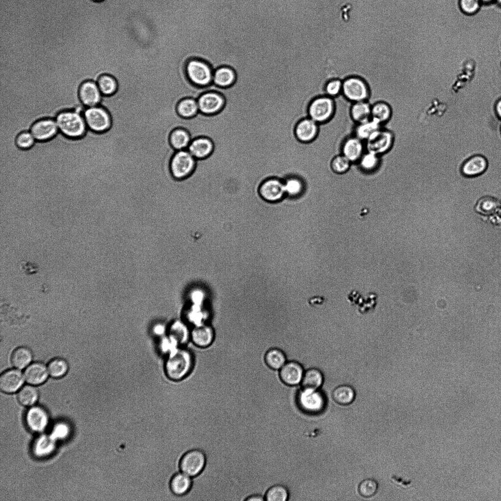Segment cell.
<instances>
[{
    "mask_svg": "<svg viewBox=\"0 0 501 501\" xmlns=\"http://www.w3.org/2000/svg\"><path fill=\"white\" fill-rule=\"evenodd\" d=\"M231 46L237 65L245 78L251 115L261 159L275 157L269 96L256 41Z\"/></svg>",
    "mask_w": 501,
    "mask_h": 501,
    "instance_id": "6da1fadb",
    "label": "cell"
},
{
    "mask_svg": "<svg viewBox=\"0 0 501 501\" xmlns=\"http://www.w3.org/2000/svg\"><path fill=\"white\" fill-rule=\"evenodd\" d=\"M193 359L191 353L183 348H176L169 353L165 364L167 376L174 381L184 378L191 370Z\"/></svg>",
    "mask_w": 501,
    "mask_h": 501,
    "instance_id": "7a4b0ae2",
    "label": "cell"
},
{
    "mask_svg": "<svg viewBox=\"0 0 501 501\" xmlns=\"http://www.w3.org/2000/svg\"><path fill=\"white\" fill-rule=\"evenodd\" d=\"M59 131L70 138L83 136L88 129L83 113L66 110L59 113L55 118Z\"/></svg>",
    "mask_w": 501,
    "mask_h": 501,
    "instance_id": "3957f363",
    "label": "cell"
},
{
    "mask_svg": "<svg viewBox=\"0 0 501 501\" xmlns=\"http://www.w3.org/2000/svg\"><path fill=\"white\" fill-rule=\"evenodd\" d=\"M337 108L334 98L326 95L314 97L309 103L307 115L319 125L325 124L332 119Z\"/></svg>",
    "mask_w": 501,
    "mask_h": 501,
    "instance_id": "277c9868",
    "label": "cell"
},
{
    "mask_svg": "<svg viewBox=\"0 0 501 501\" xmlns=\"http://www.w3.org/2000/svg\"><path fill=\"white\" fill-rule=\"evenodd\" d=\"M185 71L189 80L194 85L205 87L212 83L213 71L206 62L198 59L188 61Z\"/></svg>",
    "mask_w": 501,
    "mask_h": 501,
    "instance_id": "5b68a950",
    "label": "cell"
},
{
    "mask_svg": "<svg viewBox=\"0 0 501 501\" xmlns=\"http://www.w3.org/2000/svg\"><path fill=\"white\" fill-rule=\"evenodd\" d=\"M395 139L394 133L383 126L365 142L366 150L382 157L392 150Z\"/></svg>",
    "mask_w": 501,
    "mask_h": 501,
    "instance_id": "8992f818",
    "label": "cell"
},
{
    "mask_svg": "<svg viewBox=\"0 0 501 501\" xmlns=\"http://www.w3.org/2000/svg\"><path fill=\"white\" fill-rule=\"evenodd\" d=\"M342 95L348 102L369 100V90L365 81L357 76H350L342 81Z\"/></svg>",
    "mask_w": 501,
    "mask_h": 501,
    "instance_id": "52a82bcc",
    "label": "cell"
},
{
    "mask_svg": "<svg viewBox=\"0 0 501 501\" xmlns=\"http://www.w3.org/2000/svg\"><path fill=\"white\" fill-rule=\"evenodd\" d=\"M83 115L88 128L95 132H104L108 130L111 125V118L109 113L100 105L86 107Z\"/></svg>",
    "mask_w": 501,
    "mask_h": 501,
    "instance_id": "ba28073f",
    "label": "cell"
},
{
    "mask_svg": "<svg viewBox=\"0 0 501 501\" xmlns=\"http://www.w3.org/2000/svg\"><path fill=\"white\" fill-rule=\"evenodd\" d=\"M206 456L199 449H192L186 452L179 461V468L182 472L190 477H195L204 470L206 464Z\"/></svg>",
    "mask_w": 501,
    "mask_h": 501,
    "instance_id": "9c48e42d",
    "label": "cell"
},
{
    "mask_svg": "<svg viewBox=\"0 0 501 501\" xmlns=\"http://www.w3.org/2000/svg\"><path fill=\"white\" fill-rule=\"evenodd\" d=\"M196 159L187 149L177 151L170 163L173 176L178 180L189 176L195 168Z\"/></svg>",
    "mask_w": 501,
    "mask_h": 501,
    "instance_id": "30bf717a",
    "label": "cell"
},
{
    "mask_svg": "<svg viewBox=\"0 0 501 501\" xmlns=\"http://www.w3.org/2000/svg\"><path fill=\"white\" fill-rule=\"evenodd\" d=\"M259 192L261 197L270 203L280 202L286 196L283 182L274 178L265 181L260 185Z\"/></svg>",
    "mask_w": 501,
    "mask_h": 501,
    "instance_id": "8fae6325",
    "label": "cell"
},
{
    "mask_svg": "<svg viewBox=\"0 0 501 501\" xmlns=\"http://www.w3.org/2000/svg\"><path fill=\"white\" fill-rule=\"evenodd\" d=\"M78 94L86 108L99 105L103 96L96 82L92 80L83 81L79 87Z\"/></svg>",
    "mask_w": 501,
    "mask_h": 501,
    "instance_id": "7c38bea8",
    "label": "cell"
},
{
    "mask_svg": "<svg viewBox=\"0 0 501 501\" xmlns=\"http://www.w3.org/2000/svg\"><path fill=\"white\" fill-rule=\"evenodd\" d=\"M365 151V142L354 135L346 137L341 144V154L352 164H356Z\"/></svg>",
    "mask_w": 501,
    "mask_h": 501,
    "instance_id": "4fadbf2b",
    "label": "cell"
},
{
    "mask_svg": "<svg viewBox=\"0 0 501 501\" xmlns=\"http://www.w3.org/2000/svg\"><path fill=\"white\" fill-rule=\"evenodd\" d=\"M199 112L205 114H213L220 112L225 104L224 97L215 91L202 94L197 100Z\"/></svg>",
    "mask_w": 501,
    "mask_h": 501,
    "instance_id": "5bb4252c",
    "label": "cell"
},
{
    "mask_svg": "<svg viewBox=\"0 0 501 501\" xmlns=\"http://www.w3.org/2000/svg\"><path fill=\"white\" fill-rule=\"evenodd\" d=\"M319 125L308 116L301 119L295 128L297 138L303 143L311 144L318 137Z\"/></svg>",
    "mask_w": 501,
    "mask_h": 501,
    "instance_id": "9a60e30c",
    "label": "cell"
},
{
    "mask_svg": "<svg viewBox=\"0 0 501 501\" xmlns=\"http://www.w3.org/2000/svg\"><path fill=\"white\" fill-rule=\"evenodd\" d=\"M30 132L36 141H46L53 138L59 131L55 119L43 118L31 126Z\"/></svg>",
    "mask_w": 501,
    "mask_h": 501,
    "instance_id": "2e32d148",
    "label": "cell"
},
{
    "mask_svg": "<svg viewBox=\"0 0 501 501\" xmlns=\"http://www.w3.org/2000/svg\"><path fill=\"white\" fill-rule=\"evenodd\" d=\"M300 406L307 411L317 413L321 411L324 406L325 400L321 393L317 390L302 389L298 394Z\"/></svg>",
    "mask_w": 501,
    "mask_h": 501,
    "instance_id": "e0dca14e",
    "label": "cell"
},
{
    "mask_svg": "<svg viewBox=\"0 0 501 501\" xmlns=\"http://www.w3.org/2000/svg\"><path fill=\"white\" fill-rule=\"evenodd\" d=\"M304 372L303 368L300 363L296 361H289L279 369V375L283 383L294 386L301 383Z\"/></svg>",
    "mask_w": 501,
    "mask_h": 501,
    "instance_id": "ac0fdd59",
    "label": "cell"
},
{
    "mask_svg": "<svg viewBox=\"0 0 501 501\" xmlns=\"http://www.w3.org/2000/svg\"><path fill=\"white\" fill-rule=\"evenodd\" d=\"M24 378L17 369H10L4 371L0 377V389L5 393H13L22 387Z\"/></svg>",
    "mask_w": 501,
    "mask_h": 501,
    "instance_id": "d6986e66",
    "label": "cell"
},
{
    "mask_svg": "<svg viewBox=\"0 0 501 501\" xmlns=\"http://www.w3.org/2000/svg\"><path fill=\"white\" fill-rule=\"evenodd\" d=\"M48 370L43 363L36 362L27 366L24 372V378L31 385H39L44 383L48 377Z\"/></svg>",
    "mask_w": 501,
    "mask_h": 501,
    "instance_id": "ffe728a7",
    "label": "cell"
},
{
    "mask_svg": "<svg viewBox=\"0 0 501 501\" xmlns=\"http://www.w3.org/2000/svg\"><path fill=\"white\" fill-rule=\"evenodd\" d=\"M213 147V143L210 139L198 137L191 140L187 150L196 159H202L211 154Z\"/></svg>",
    "mask_w": 501,
    "mask_h": 501,
    "instance_id": "44dd1931",
    "label": "cell"
},
{
    "mask_svg": "<svg viewBox=\"0 0 501 501\" xmlns=\"http://www.w3.org/2000/svg\"><path fill=\"white\" fill-rule=\"evenodd\" d=\"M486 158L480 155H476L467 159L462 164L461 170L462 174L468 177H474L483 173L487 167Z\"/></svg>",
    "mask_w": 501,
    "mask_h": 501,
    "instance_id": "7402d4cb",
    "label": "cell"
},
{
    "mask_svg": "<svg viewBox=\"0 0 501 501\" xmlns=\"http://www.w3.org/2000/svg\"><path fill=\"white\" fill-rule=\"evenodd\" d=\"M393 115L391 104L386 101L378 100L371 103V118L384 126Z\"/></svg>",
    "mask_w": 501,
    "mask_h": 501,
    "instance_id": "603a6c76",
    "label": "cell"
},
{
    "mask_svg": "<svg viewBox=\"0 0 501 501\" xmlns=\"http://www.w3.org/2000/svg\"><path fill=\"white\" fill-rule=\"evenodd\" d=\"M191 337L193 342L197 346L205 348L212 343L214 338L213 328L208 325H196L192 330Z\"/></svg>",
    "mask_w": 501,
    "mask_h": 501,
    "instance_id": "cb8c5ba5",
    "label": "cell"
},
{
    "mask_svg": "<svg viewBox=\"0 0 501 501\" xmlns=\"http://www.w3.org/2000/svg\"><path fill=\"white\" fill-rule=\"evenodd\" d=\"M47 421L46 412L43 409L38 407L30 409L26 415L27 425L30 430L34 432H39L44 430Z\"/></svg>",
    "mask_w": 501,
    "mask_h": 501,
    "instance_id": "d4e9b609",
    "label": "cell"
},
{
    "mask_svg": "<svg viewBox=\"0 0 501 501\" xmlns=\"http://www.w3.org/2000/svg\"><path fill=\"white\" fill-rule=\"evenodd\" d=\"M192 486V481L190 477L182 472L175 473L169 482L170 490L177 496H183L188 493Z\"/></svg>",
    "mask_w": 501,
    "mask_h": 501,
    "instance_id": "484cf974",
    "label": "cell"
},
{
    "mask_svg": "<svg viewBox=\"0 0 501 501\" xmlns=\"http://www.w3.org/2000/svg\"><path fill=\"white\" fill-rule=\"evenodd\" d=\"M371 103L368 100L351 103L349 114L352 120L359 123L371 118Z\"/></svg>",
    "mask_w": 501,
    "mask_h": 501,
    "instance_id": "4316f807",
    "label": "cell"
},
{
    "mask_svg": "<svg viewBox=\"0 0 501 501\" xmlns=\"http://www.w3.org/2000/svg\"><path fill=\"white\" fill-rule=\"evenodd\" d=\"M286 196L291 198H299L307 190L305 181L299 177L291 176L283 181Z\"/></svg>",
    "mask_w": 501,
    "mask_h": 501,
    "instance_id": "83f0119b",
    "label": "cell"
},
{
    "mask_svg": "<svg viewBox=\"0 0 501 501\" xmlns=\"http://www.w3.org/2000/svg\"><path fill=\"white\" fill-rule=\"evenodd\" d=\"M323 382V376L321 371L316 368H311L304 371L300 383L303 389L317 390Z\"/></svg>",
    "mask_w": 501,
    "mask_h": 501,
    "instance_id": "f1b7e54d",
    "label": "cell"
},
{
    "mask_svg": "<svg viewBox=\"0 0 501 501\" xmlns=\"http://www.w3.org/2000/svg\"><path fill=\"white\" fill-rule=\"evenodd\" d=\"M381 157L366 150L356 164L362 172L365 174H372L379 168L381 163Z\"/></svg>",
    "mask_w": 501,
    "mask_h": 501,
    "instance_id": "f546056e",
    "label": "cell"
},
{
    "mask_svg": "<svg viewBox=\"0 0 501 501\" xmlns=\"http://www.w3.org/2000/svg\"><path fill=\"white\" fill-rule=\"evenodd\" d=\"M382 127L383 126L370 118L365 121L355 124L353 135L365 142Z\"/></svg>",
    "mask_w": 501,
    "mask_h": 501,
    "instance_id": "4dcf8cb0",
    "label": "cell"
},
{
    "mask_svg": "<svg viewBox=\"0 0 501 501\" xmlns=\"http://www.w3.org/2000/svg\"><path fill=\"white\" fill-rule=\"evenodd\" d=\"M235 78V72L232 68L223 66L213 71L212 83L218 87L226 88L231 85Z\"/></svg>",
    "mask_w": 501,
    "mask_h": 501,
    "instance_id": "1f68e13d",
    "label": "cell"
},
{
    "mask_svg": "<svg viewBox=\"0 0 501 501\" xmlns=\"http://www.w3.org/2000/svg\"><path fill=\"white\" fill-rule=\"evenodd\" d=\"M332 396L337 404L345 406L351 404L355 397L354 389L347 385H342L335 387L332 391Z\"/></svg>",
    "mask_w": 501,
    "mask_h": 501,
    "instance_id": "d6a6232c",
    "label": "cell"
},
{
    "mask_svg": "<svg viewBox=\"0 0 501 501\" xmlns=\"http://www.w3.org/2000/svg\"><path fill=\"white\" fill-rule=\"evenodd\" d=\"M32 359V354L27 347L21 346L13 352L11 355V363L16 368L22 369L29 365Z\"/></svg>",
    "mask_w": 501,
    "mask_h": 501,
    "instance_id": "836d02e7",
    "label": "cell"
},
{
    "mask_svg": "<svg viewBox=\"0 0 501 501\" xmlns=\"http://www.w3.org/2000/svg\"><path fill=\"white\" fill-rule=\"evenodd\" d=\"M172 146L176 150L187 149L191 141L189 133L182 128H177L171 133L170 137Z\"/></svg>",
    "mask_w": 501,
    "mask_h": 501,
    "instance_id": "e575fe53",
    "label": "cell"
},
{
    "mask_svg": "<svg viewBox=\"0 0 501 501\" xmlns=\"http://www.w3.org/2000/svg\"><path fill=\"white\" fill-rule=\"evenodd\" d=\"M265 361L270 368L274 370H279L287 362L285 353L276 348H271L267 351Z\"/></svg>",
    "mask_w": 501,
    "mask_h": 501,
    "instance_id": "d590c367",
    "label": "cell"
},
{
    "mask_svg": "<svg viewBox=\"0 0 501 501\" xmlns=\"http://www.w3.org/2000/svg\"><path fill=\"white\" fill-rule=\"evenodd\" d=\"M177 112L181 116L184 118L194 116L199 112L197 100L190 97L182 99L178 104Z\"/></svg>",
    "mask_w": 501,
    "mask_h": 501,
    "instance_id": "8d00e7d4",
    "label": "cell"
},
{
    "mask_svg": "<svg viewBox=\"0 0 501 501\" xmlns=\"http://www.w3.org/2000/svg\"><path fill=\"white\" fill-rule=\"evenodd\" d=\"M188 329L185 324L180 321L174 322L169 330V336L172 338L178 344H184L189 338Z\"/></svg>",
    "mask_w": 501,
    "mask_h": 501,
    "instance_id": "74e56055",
    "label": "cell"
},
{
    "mask_svg": "<svg viewBox=\"0 0 501 501\" xmlns=\"http://www.w3.org/2000/svg\"><path fill=\"white\" fill-rule=\"evenodd\" d=\"M96 82L103 95H111L117 90V82L114 77L109 74L100 75Z\"/></svg>",
    "mask_w": 501,
    "mask_h": 501,
    "instance_id": "f35d334b",
    "label": "cell"
},
{
    "mask_svg": "<svg viewBox=\"0 0 501 501\" xmlns=\"http://www.w3.org/2000/svg\"><path fill=\"white\" fill-rule=\"evenodd\" d=\"M38 398V392L36 388L31 385L23 387L18 394L19 402L24 406H31L34 404Z\"/></svg>",
    "mask_w": 501,
    "mask_h": 501,
    "instance_id": "ab89813d",
    "label": "cell"
},
{
    "mask_svg": "<svg viewBox=\"0 0 501 501\" xmlns=\"http://www.w3.org/2000/svg\"><path fill=\"white\" fill-rule=\"evenodd\" d=\"M68 368L67 362L64 359L60 358L51 360L47 365L48 373L54 378L64 376L67 373Z\"/></svg>",
    "mask_w": 501,
    "mask_h": 501,
    "instance_id": "60d3db41",
    "label": "cell"
},
{
    "mask_svg": "<svg viewBox=\"0 0 501 501\" xmlns=\"http://www.w3.org/2000/svg\"><path fill=\"white\" fill-rule=\"evenodd\" d=\"M267 501H286L289 498V492L282 485L276 484L271 486L264 496Z\"/></svg>",
    "mask_w": 501,
    "mask_h": 501,
    "instance_id": "b9f144b4",
    "label": "cell"
},
{
    "mask_svg": "<svg viewBox=\"0 0 501 501\" xmlns=\"http://www.w3.org/2000/svg\"><path fill=\"white\" fill-rule=\"evenodd\" d=\"M352 163L342 154L334 156L330 163L331 170L335 174L342 175L349 171Z\"/></svg>",
    "mask_w": 501,
    "mask_h": 501,
    "instance_id": "7bdbcfd3",
    "label": "cell"
},
{
    "mask_svg": "<svg viewBox=\"0 0 501 501\" xmlns=\"http://www.w3.org/2000/svg\"><path fill=\"white\" fill-rule=\"evenodd\" d=\"M378 489L377 482L374 479L368 478L362 480L359 484L358 491L363 497L367 498L374 496Z\"/></svg>",
    "mask_w": 501,
    "mask_h": 501,
    "instance_id": "ee69618b",
    "label": "cell"
},
{
    "mask_svg": "<svg viewBox=\"0 0 501 501\" xmlns=\"http://www.w3.org/2000/svg\"><path fill=\"white\" fill-rule=\"evenodd\" d=\"M342 81L333 79L328 81L324 87L325 94L332 98H336L342 92Z\"/></svg>",
    "mask_w": 501,
    "mask_h": 501,
    "instance_id": "f6af8a7d",
    "label": "cell"
},
{
    "mask_svg": "<svg viewBox=\"0 0 501 501\" xmlns=\"http://www.w3.org/2000/svg\"><path fill=\"white\" fill-rule=\"evenodd\" d=\"M36 141L30 131H25L18 135L16 139V144L21 149H27L31 147Z\"/></svg>",
    "mask_w": 501,
    "mask_h": 501,
    "instance_id": "bcb514c9",
    "label": "cell"
},
{
    "mask_svg": "<svg viewBox=\"0 0 501 501\" xmlns=\"http://www.w3.org/2000/svg\"><path fill=\"white\" fill-rule=\"evenodd\" d=\"M479 0H459V6L465 13L472 14L476 12L480 6Z\"/></svg>",
    "mask_w": 501,
    "mask_h": 501,
    "instance_id": "7dc6e473",
    "label": "cell"
},
{
    "mask_svg": "<svg viewBox=\"0 0 501 501\" xmlns=\"http://www.w3.org/2000/svg\"><path fill=\"white\" fill-rule=\"evenodd\" d=\"M478 205L483 210H494L497 207V202L493 198L484 197L479 200Z\"/></svg>",
    "mask_w": 501,
    "mask_h": 501,
    "instance_id": "c3c4849f",
    "label": "cell"
},
{
    "mask_svg": "<svg viewBox=\"0 0 501 501\" xmlns=\"http://www.w3.org/2000/svg\"><path fill=\"white\" fill-rule=\"evenodd\" d=\"M247 501H265V497L260 495H252L247 497L245 500Z\"/></svg>",
    "mask_w": 501,
    "mask_h": 501,
    "instance_id": "681fc988",
    "label": "cell"
},
{
    "mask_svg": "<svg viewBox=\"0 0 501 501\" xmlns=\"http://www.w3.org/2000/svg\"><path fill=\"white\" fill-rule=\"evenodd\" d=\"M495 110L497 116L501 120V98L496 102Z\"/></svg>",
    "mask_w": 501,
    "mask_h": 501,
    "instance_id": "f907efd6",
    "label": "cell"
},
{
    "mask_svg": "<svg viewBox=\"0 0 501 501\" xmlns=\"http://www.w3.org/2000/svg\"><path fill=\"white\" fill-rule=\"evenodd\" d=\"M154 330L156 334L161 335L165 331V327L162 325L158 324L155 326Z\"/></svg>",
    "mask_w": 501,
    "mask_h": 501,
    "instance_id": "816d5d0a",
    "label": "cell"
},
{
    "mask_svg": "<svg viewBox=\"0 0 501 501\" xmlns=\"http://www.w3.org/2000/svg\"><path fill=\"white\" fill-rule=\"evenodd\" d=\"M480 0V1L483 2L484 3H490L492 1H493L494 0Z\"/></svg>",
    "mask_w": 501,
    "mask_h": 501,
    "instance_id": "f5cc1de1",
    "label": "cell"
},
{
    "mask_svg": "<svg viewBox=\"0 0 501 501\" xmlns=\"http://www.w3.org/2000/svg\"><path fill=\"white\" fill-rule=\"evenodd\" d=\"M92 0L93 1L96 2H100L104 1L105 0Z\"/></svg>",
    "mask_w": 501,
    "mask_h": 501,
    "instance_id": "db71d44e",
    "label": "cell"
},
{
    "mask_svg": "<svg viewBox=\"0 0 501 501\" xmlns=\"http://www.w3.org/2000/svg\"><path fill=\"white\" fill-rule=\"evenodd\" d=\"M496 2L501 6V0H495Z\"/></svg>",
    "mask_w": 501,
    "mask_h": 501,
    "instance_id": "11a10c76",
    "label": "cell"
}]
</instances>
